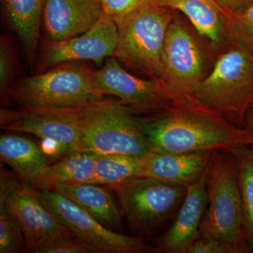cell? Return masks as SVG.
Returning a JSON list of instances; mask_svg holds the SVG:
<instances>
[{
  "mask_svg": "<svg viewBox=\"0 0 253 253\" xmlns=\"http://www.w3.org/2000/svg\"><path fill=\"white\" fill-rule=\"evenodd\" d=\"M187 253H225L220 245L211 240L199 238L190 247Z\"/></svg>",
  "mask_w": 253,
  "mask_h": 253,
  "instance_id": "cell-29",
  "label": "cell"
},
{
  "mask_svg": "<svg viewBox=\"0 0 253 253\" xmlns=\"http://www.w3.org/2000/svg\"><path fill=\"white\" fill-rule=\"evenodd\" d=\"M117 196L130 225L142 232L154 231L167 221L184 201L187 186L172 185L149 177H137L109 187Z\"/></svg>",
  "mask_w": 253,
  "mask_h": 253,
  "instance_id": "cell-8",
  "label": "cell"
},
{
  "mask_svg": "<svg viewBox=\"0 0 253 253\" xmlns=\"http://www.w3.org/2000/svg\"><path fill=\"white\" fill-rule=\"evenodd\" d=\"M234 151L237 161L238 182L245 226L253 253V146Z\"/></svg>",
  "mask_w": 253,
  "mask_h": 253,
  "instance_id": "cell-23",
  "label": "cell"
},
{
  "mask_svg": "<svg viewBox=\"0 0 253 253\" xmlns=\"http://www.w3.org/2000/svg\"><path fill=\"white\" fill-rule=\"evenodd\" d=\"M208 204L206 175L187 186L177 217L158 244V251L187 253L199 237L200 228Z\"/></svg>",
  "mask_w": 253,
  "mask_h": 253,
  "instance_id": "cell-15",
  "label": "cell"
},
{
  "mask_svg": "<svg viewBox=\"0 0 253 253\" xmlns=\"http://www.w3.org/2000/svg\"><path fill=\"white\" fill-rule=\"evenodd\" d=\"M0 197L22 228L27 252L38 253L61 240L76 237L42 202L36 189L2 169Z\"/></svg>",
  "mask_w": 253,
  "mask_h": 253,
  "instance_id": "cell-7",
  "label": "cell"
},
{
  "mask_svg": "<svg viewBox=\"0 0 253 253\" xmlns=\"http://www.w3.org/2000/svg\"><path fill=\"white\" fill-rule=\"evenodd\" d=\"M80 126L81 151L130 156L150 151L137 115L121 100L101 99L86 105Z\"/></svg>",
  "mask_w": 253,
  "mask_h": 253,
  "instance_id": "cell-6",
  "label": "cell"
},
{
  "mask_svg": "<svg viewBox=\"0 0 253 253\" xmlns=\"http://www.w3.org/2000/svg\"><path fill=\"white\" fill-rule=\"evenodd\" d=\"M224 9L231 12L242 11L252 4L253 0H215Z\"/></svg>",
  "mask_w": 253,
  "mask_h": 253,
  "instance_id": "cell-30",
  "label": "cell"
},
{
  "mask_svg": "<svg viewBox=\"0 0 253 253\" xmlns=\"http://www.w3.org/2000/svg\"><path fill=\"white\" fill-rule=\"evenodd\" d=\"M94 85L101 98L105 95L116 96L137 116L163 109L174 100L163 82L133 76L121 67L114 56L107 58L102 68L96 70Z\"/></svg>",
  "mask_w": 253,
  "mask_h": 253,
  "instance_id": "cell-12",
  "label": "cell"
},
{
  "mask_svg": "<svg viewBox=\"0 0 253 253\" xmlns=\"http://www.w3.org/2000/svg\"><path fill=\"white\" fill-rule=\"evenodd\" d=\"M103 14L96 0H45L43 26L49 41H66L90 29Z\"/></svg>",
  "mask_w": 253,
  "mask_h": 253,
  "instance_id": "cell-14",
  "label": "cell"
},
{
  "mask_svg": "<svg viewBox=\"0 0 253 253\" xmlns=\"http://www.w3.org/2000/svg\"><path fill=\"white\" fill-rule=\"evenodd\" d=\"M99 155L90 151H71L52 166H46L26 183L36 191H54L59 184L89 183Z\"/></svg>",
  "mask_w": 253,
  "mask_h": 253,
  "instance_id": "cell-18",
  "label": "cell"
},
{
  "mask_svg": "<svg viewBox=\"0 0 253 253\" xmlns=\"http://www.w3.org/2000/svg\"><path fill=\"white\" fill-rule=\"evenodd\" d=\"M55 191L111 230L123 231L122 212L106 187L92 183L59 184Z\"/></svg>",
  "mask_w": 253,
  "mask_h": 253,
  "instance_id": "cell-19",
  "label": "cell"
},
{
  "mask_svg": "<svg viewBox=\"0 0 253 253\" xmlns=\"http://www.w3.org/2000/svg\"><path fill=\"white\" fill-rule=\"evenodd\" d=\"M96 1H99V2L101 3V1H103V0H96Z\"/></svg>",
  "mask_w": 253,
  "mask_h": 253,
  "instance_id": "cell-32",
  "label": "cell"
},
{
  "mask_svg": "<svg viewBox=\"0 0 253 253\" xmlns=\"http://www.w3.org/2000/svg\"><path fill=\"white\" fill-rule=\"evenodd\" d=\"M16 71V59L9 41L1 37L0 42V90L1 99L5 105L9 106L7 92L13 84Z\"/></svg>",
  "mask_w": 253,
  "mask_h": 253,
  "instance_id": "cell-26",
  "label": "cell"
},
{
  "mask_svg": "<svg viewBox=\"0 0 253 253\" xmlns=\"http://www.w3.org/2000/svg\"><path fill=\"white\" fill-rule=\"evenodd\" d=\"M44 1L3 0L8 21L30 60L33 59L38 46Z\"/></svg>",
  "mask_w": 253,
  "mask_h": 253,
  "instance_id": "cell-21",
  "label": "cell"
},
{
  "mask_svg": "<svg viewBox=\"0 0 253 253\" xmlns=\"http://www.w3.org/2000/svg\"><path fill=\"white\" fill-rule=\"evenodd\" d=\"M139 177V156L99 155L89 183L108 187L121 185Z\"/></svg>",
  "mask_w": 253,
  "mask_h": 253,
  "instance_id": "cell-22",
  "label": "cell"
},
{
  "mask_svg": "<svg viewBox=\"0 0 253 253\" xmlns=\"http://www.w3.org/2000/svg\"><path fill=\"white\" fill-rule=\"evenodd\" d=\"M23 251H27V244L22 228L0 197V253Z\"/></svg>",
  "mask_w": 253,
  "mask_h": 253,
  "instance_id": "cell-24",
  "label": "cell"
},
{
  "mask_svg": "<svg viewBox=\"0 0 253 253\" xmlns=\"http://www.w3.org/2000/svg\"><path fill=\"white\" fill-rule=\"evenodd\" d=\"M213 151L155 153L139 156V177H149L172 185L188 186L205 173Z\"/></svg>",
  "mask_w": 253,
  "mask_h": 253,
  "instance_id": "cell-16",
  "label": "cell"
},
{
  "mask_svg": "<svg viewBox=\"0 0 253 253\" xmlns=\"http://www.w3.org/2000/svg\"><path fill=\"white\" fill-rule=\"evenodd\" d=\"M161 63L163 83L174 99L192 95L204 78V54L177 13L168 28Z\"/></svg>",
  "mask_w": 253,
  "mask_h": 253,
  "instance_id": "cell-10",
  "label": "cell"
},
{
  "mask_svg": "<svg viewBox=\"0 0 253 253\" xmlns=\"http://www.w3.org/2000/svg\"><path fill=\"white\" fill-rule=\"evenodd\" d=\"M176 13L154 0H144L130 12L113 16L118 32L114 57L150 79L162 82L163 44Z\"/></svg>",
  "mask_w": 253,
  "mask_h": 253,
  "instance_id": "cell-3",
  "label": "cell"
},
{
  "mask_svg": "<svg viewBox=\"0 0 253 253\" xmlns=\"http://www.w3.org/2000/svg\"><path fill=\"white\" fill-rule=\"evenodd\" d=\"M154 1L185 15L200 36L206 40L213 49H219L225 40L229 41L226 23L227 10L215 0Z\"/></svg>",
  "mask_w": 253,
  "mask_h": 253,
  "instance_id": "cell-17",
  "label": "cell"
},
{
  "mask_svg": "<svg viewBox=\"0 0 253 253\" xmlns=\"http://www.w3.org/2000/svg\"><path fill=\"white\" fill-rule=\"evenodd\" d=\"M205 175L208 204L199 238L217 243L225 253H252L245 226L234 151H213Z\"/></svg>",
  "mask_w": 253,
  "mask_h": 253,
  "instance_id": "cell-2",
  "label": "cell"
},
{
  "mask_svg": "<svg viewBox=\"0 0 253 253\" xmlns=\"http://www.w3.org/2000/svg\"><path fill=\"white\" fill-rule=\"evenodd\" d=\"M229 46L192 96L244 127L245 114L253 102V50L238 42Z\"/></svg>",
  "mask_w": 253,
  "mask_h": 253,
  "instance_id": "cell-4",
  "label": "cell"
},
{
  "mask_svg": "<svg viewBox=\"0 0 253 253\" xmlns=\"http://www.w3.org/2000/svg\"><path fill=\"white\" fill-rule=\"evenodd\" d=\"M138 119L151 152L235 151L253 146L247 129L192 95L174 99L163 109L138 116Z\"/></svg>",
  "mask_w": 253,
  "mask_h": 253,
  "instance_id": "cell-1",
  "label": "cell"
},
{
  "mask_svg": "<svg viewBox=\"0 0 253 253\" xmlns=\"http://www.w3.org/2000/svg\"><path fill=\"white\" fill-rule=\"evenodd\" d=\"M244 127L253 137V102L250 105L245 114Z\"/></svg>",
  "mask_w": 253,
  "mask_h": 253,
  "instance_id": "cell-31",
  "label": "cell"
},
{
  "mask_svg": "<svg viewBox=\"0 0 253 253\" xmlns=\"http://www.w3.org/2000/svg\"><path fill=\"white\" fill-rule=\"evenodd\" d=\"M38 253H102L101 250L77 237L61 240L43 248Z\"/></svg>",
  "mask_w": 253,
  "mask_h": 253,
  "instance_id": "cell-27",
  "label": "cell"
},
{
  "mask_svg": "<svg viewBox=\"0 0 253 253\" xmlns=\"http://www.w3.org/2000/svg\"><path fill=\"white\" fill-rule=\"evenodd\" d=\"M86 105L71 108L17 106L1 109L0 126L5 130L33 134L44 142L52 144L59 154H66L78 150L80 121Z\"/></svg>",
  "mask_w": 253,
  "mask_h": 253,
  "instance_id": "cell-9",
  "label": "cell"
},
{
  "mask_svg": "<svg viewBox=\"0 0 253 253\" xmlns=\"http://www.w3.org/2000/svg\"><path fill=\"white\" fill-rule=\"evenodd\" d=\"M143 1L144 0H103L101 4L104 13L113 17L130 12Z\"/></svg>",
  "mask_w": 253,
  "mask_h": 253,
  "instance_id": "cell-28",
  "label": "cell"
},
{
  "mask_svg": "<svg viewBox=\"0 0 253 253\" xmlns=\"http://www.w3.org/2000/svg\"><path fill=\"white\" fill-rule=\"evenodd\" d=\"M118 43L117 26L112 16L104 13L90 29L81 36L66 41L44 42L38 72L73 61H92L101 65L106 58L114 56Z\"/></svg>",
  "mask_w": 253,
  "mask_h": 253,
  "instance_id": "cell-13",
  "label": "cell"
},
{
  "mask_svg": "<svg viewBox=\"0 0 253 253\" xmlns=\"http://www.w3.org/2000/svg\"><path fill=\"white\" fill-rule=\"evenodd\" d=\"M226 23L230 44L238 42L253 50V2L238 12L228 11Z\"/></svg>",
  "mask_w": 253,
  "mask_h": 253,
  "instance_id": "cell-25",
  "label": "cell"
},
{
  "mask_svg": "<svg viewBox=\"0 0 253 253\" xmlns=\"http://www.w3.org/2000/svg\"><path fill=\"white\" fill-rule=\"evenodd\" d=\"M0 158L23 181L48 166L50 157L31 139L16 134L0 136Z\"/></svg>",
  "mask_w": 253,
  "mask_h": 253,
  "instance_id": "cell-20",
  "label": "cell"
},
{
  "mask_svg": "<svg viewBox=\"0 0 253 253\" xmlns=\"http://www.w3.org/2000/svg\"><path fill=\"white\" fill-rule=\"evenodd\" d=\"M42 202L78 239L102 253H144L151 248L142 240L108 229L71 200L55 191H36Z\"/></svg>",
  "mask_w": 253,
  "mask_h": 253,
  "instance_id": "cell-11",
  "label": "cell"
},
{
  "mask_svg": "<svg viewBox=\"0 0 253 253\" xmlns=\"http://www.w3.org/2000/svg\"><path fill=\"white\" fill-rule=\"evenodd\" d=\"M96 70L83 61L56 65L13 83L7 92L9 105L31 107L71 108L102 99L94 85Z\"/></svg>",
  "mask_w": 253,
  "mask_h": 253,
  "instance_id": "cell-5",
  "label": "cell"
}]
</instances>
